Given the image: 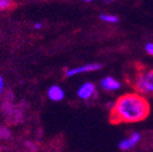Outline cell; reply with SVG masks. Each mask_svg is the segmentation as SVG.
I'll return each instance as SVG.
<instances>
[{"instance_id":"2","label":"cell","mask_w":153,"mask_h":152,"mask_svg":"<svg viewBox=\"0 0 153 152\" xmlns=\"http://www.w3.org/2000/svg\"><path fill=\"white\" fill-rule=\"evenodd\" d=\"M134 87L140 94H153V69H145L136 75Z\"/></svg>"},{"instance_id":"4","label":"cell","mask_w":153,"mask_h":152,"mask_svg":"<svg viewBox=\"0 0 153 152\" xmlns=\"http://www.w3.org/2000/svg\"><path fill=\"white\" fill-rule=\"evenodd\" d=\"M96 93V86L95 84H93L91 82H86L83 83L78 89V96L79 98L83 100H88L95 95Z\"/></svg>"},{"instance_id":"12","label":"cell","mask_w":153,"mask_h":152,"mask_svg":"<svg viewBox=\"0 0 153 152\" xmlns=\"http://www.w3.org/2000/svg\"><path fill=\"white\" fill-rule=\"evenodd\" d=\"M3 88H4V80H3L2 77H0V96L2 94Z\"/></svg>"},{"instance_id":"15","label":"cell","mask_w":153,"mask_h":152,"mask_svg":"<svg viewBox=\"0 0 153 152\" xmlns=\"http://www.w3.org/2000/svg\"><path fill=\"white\" fill-rule=\"evenodd\" d=\"M84 1H86V2H91V1H95V0H84Z\"/></svg>"},{"instance_id":"10","label":"cell","mask_w":153,"mask_h":152,"mask_svg":"<svg viewBox=\"0 0 153 152\" xmlns=\"http://www.w3.org/2000/svg\"><path fill=\"white\" fill-rule=\"evenodd\" d=\"M11 5H12V1L11 0H0V11L9 9Z\"/></svg>"},{"instance_id":"9","label":"cell","mask_w":153,"mask_h":152,"mask_svg":"<svg viewBox=\"0 0 153 152\" xmlns=\"http://www.w3.org/2000/svg\"><path fill=\"white\" fill-rule=\"evenodd\" d=\"M11 135V132L7 128L5 127H0V139H5V138H9Z\"/></svg>"},{"instance_id":"3","label":"cell","mask_w":153,"mask_h":152,"mask_svg":"<svg viewBox=\"0 0 153 152\" xmlns=\"http://www.w3.org/2000/svg\"><path fill=\"white\" fill-rule=\"evenodd\" d=\"M101 67H102V65L99 64V63H91V64L82 65L80 67H76V68H71L66 70V77H74L76 75L83 74V72H95V70H99Z\"/></svg>"},{"instance_id":"13","label":"cell","mask_w":153,"mask_h":152,"mask_svg":"<svg viewBox=\"0 0 153 152\" xmlns=\"http://www.w3.org/2000/svg\"><path fill=\"white\" fill-rule=\"evenodd\" d=\"M42 26H43V25H42L41 22H36V24L34 25V28L37 29V30H38V29H41V28H42Z\"/></svg>"},{"instance_id":"14","label":"cell","mask_w":153,"mask_h":152,"mask_svg":"<svg viewBox=\"0 0 153 152\" xmlns=\"http://www.w3.org/2000/svg\"><path fill=\"white\" fill-rule=\"evenodd\" d=\"M103 1H104L105 3H111V2H113L114 0H103Z\"/></svg>"},{"instance_id":"7","label":"cell","mask_w":153,"mask_h":152,"mask_svg":"<svg viewBox=\"0 0 153 152\" xmlns=\"http://www.w3.org/2000/svg\"><path fill=\"white\" fill-rule=\"evenodd\" d=\"M48 97L52 101H61L64 99L65 93L62 87L57 85H52L48 89Z\"/></svg>"},{"instance_id":"11","label":"cell","mask_w":153,"mask_h":152,"mask_svg":"<svg viewBox=\"0 0 153 152\" xmlns=\"http://www.w3.org/2000/svg\"><path fill=\"white\" fill-rule=\"evenodd\" d=\"M147 53H149L150 55H153V43H148L145 47Z\"/></svg>"},{"instance_id":"8","label":"cell","mask_w":153,"mask_h":152,"mask_svg":"<svg viewBox=\"0 0 153 152\" xmlns=\"http://www.w3.org/2000/svg\"><path fill=\"white\" fill-rule=\"evenodd\" d=\"M101 20L105 22H108V24H117L119 22V18H118L116 15H112V14H101L100 15Z\"/></svg>"},{"instance_id":"1","label":"cell","mask_w":153,"mask_h":152,"mask_svg":"<svg viewBox=\"0 0 153 152\" xmlns=\"http://www.w3.org/2000/svg\"><path fill=\"white\" fill-rule=\"evenodd\" d=\"M150 113V104L139 94H127L118 98L111 109V121L113 124H132L146 118Z\"/></svg>"},{"instance_id":"5","label":"cell","mask_w":153,"mask_h":152,"mask_svg":"<svg viewBox=\"0 0 153 152\" xmlns=\"http://www.w3.org/2000/svg\"><path fill=\"white\" fill-rule=\"evenodd\" d=\"M139 140H140V134H139L138 132H134V133H132L129 137L124 138L123 140L120 142L119 148L121 150H123V151L130 150L133 147H135V146L139 143Z\"/></svg>"},{"instance_id":"6","label":"cell","mask_w":153,"mask_h":152,"mask_svg":"<svg viewBox=\"0 0 153 152\" xmlns=\"http://www.w3.org/2000/svg\"><path fill=\"white\" fill-rule=\"evenodd\" d=\"M100 86L103 90H106V92H114V90L119 89L121 84H120V82H118L116 79L113 78V77H105L104 79L101 80Z\"/></svg>"}]
</instances>
